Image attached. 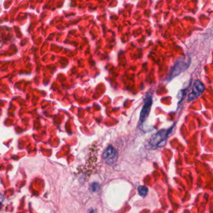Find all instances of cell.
<instances>
[{"mask_svg": "<svg viewBox=\"0 0 213 213\" xmlns=\"http://www.w3.org/2000/svg\"><path fill=\"white\" fill-rule=\"evenodd\" d=\"M172 128L173 127L167 130L162 129L158 131L155 134H154L150 139V144L153 146L158 147V148L164 146L166 144V140L168 137L170 133L171 132Z\"/></svg>", "mask_w": 213, "mask_h": 213, "instance_id": "6da1fadb", "label": "cell"}, {"mask_svg": "<svg viewBox=\"0 0 213 213\" xmlns=\"http://www.w3.org/2000/svg\"><path fill=\"white\" fill-rule=\"evenodd\" d=\"M189 61L188 62V60H185L184 59L178 60L171 70L170 73L169 74L170 80L175 78L182 72L184 71L189 67Z\"/></svg>", "mask_w": 213, "mask_h": 213, "instance_id": "7a4b0ae2", "label": "cell"}, {"mask_svg": "<svg viewBox=\"0 0 213 213\" xmlns=\"http://www.w3.org/2000/svg\"><path fill=\"white\" fill-rule=\"evenodd\" d=\"M118 156L117 151L112 146H109L103 154V160L109 165L113 164L117 160Z\"/></svg>", "mask_w": 213, "mask_h": 213, "instance_id": "3957f363", "label": "cell"}, {"mask_svg": "<svg viewBox=\"0 0 213 213\" xmlns=\"http://www.w3.org/2000/svg\"><path fill=\"white\" fill-rule=\"evenodd\" d=\"M204 90H205L204 85L199 80H196L194 83L193 90L189 94V96L188 98L189 101H191V100H193V99H194L198 98L200 95H201Z\"/></svg>", "mask_w": 213, "mask_h": 213, "instance_id": "277c9868", "label": "cell"}, {"mask_svg": "<svg viewBox=\"0 0 213 213\" xmlns=\"http://www.w3.org/2000/svg\"><path fill=\"white\" fill-rule=\"evenodd\" d=\"M152 103H153L152 98L151 97L148 98L147 100L146 101L145 103L143 105V107L140 113V121L141 123L144 122L148 118L149 114L150 113Z\"/></svg>", "mask_w": 213, "mask_h": 213, "instance_id": "5b68a950", "label": "cell"}, {"mask_svg": "<svg viewBox=\"0 0 213 213\" xmlns=\"http://www.w3.org/2000/svg\"><path fill=\"white\" fill-rule=\"evenodd\" d=\"M139 194L142 197H145L148 193V189L143 186H140L137 188Z\"/></svg>", "mask_w": 213, "mask_h": 213, "instance_id": "8992f818", "label": "cell"}, {"mask_svg": "<svg viewBox=\"0 0 213 213\" xmlns=\"http://www.w3.org/2000/svg\"><path fill=\"white\" fill-rule=\"evenodd\" d=\"M92 190L94 191H96V190L98 189V184H96V183H94V184L92 185Z\"/></svg>", "mask_w": 213, "mask_h": 213, "instance_id": "52a82bcc", "label": "cell"}, {"mask_svg": "<svg viewBox=\"0 0 213 213\" xmlns=\"http://www.w3.org/2000/svg\"><path fill=\"white\" fill-rule=\"evenodd\" d=\"M3 199H4V197H3V195L2 194H1L0 193V203L3 201Z\"/></svg>", "mask_w": 213, "mask_h": 213, "instance_id": "ba28073f", "label": "cell"}, {"mask_svg": "<svg viewBox=\"0 0 213 213\" xmlns=\"http://www.w3.org/2000/svg\"><path fill=\"white\" fill-rule=\"evenodd\" d=\"M96 213V212H95L94 211H92L91 212H90V213Z\"/></svg>", "mask_w": 213, "mask_h": 213, "instance_id": "9c48e42d", "label": "cell"}]
</instances>
